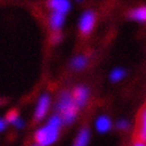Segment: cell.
<instances>
[{"mask_svg": "<svg viewBox=\"0 0 146 146\" xmlns=\"http://www.w3.org/2000/svg\"><path fill=\"white\" fill-rule=\"evenodd\" d=\"M62 124V121L59 116H52L48 123L40 128L36 135V141L39 146H49L56 142L58 136L59 127Z\"/></svg>", "mask_w": 146, "mask_h": 146, "instance_id": "cell-1", "label": "cell"}, {"mask_svg": "<svg viewBox=\"0 0 146 146\" xmlns=\"http://www.w3.org/2000/svg\"><path fill=\"white\" fill-rule=\"evenodd\" d=\"M77 107L69 92H63L58 103V110L61 115V121L66 124H71L76 118Z\"/></svg>", "mask_w": 146, "mask_h": 146, "instance_id": "cell-2", "label": "cell"}, {"mask_svg": "<svg viewBox=\"0 0 146 146\" xmlns=\"http://www.w3.org/2000/svg\"><path fill=\"white\" fill-rule=\"evenodd\" d=\"M94 23H95V15H94V13L92 12L84 13L79 23L80 30L84 35H87L93 29Z\"/></svg>", "mask_w": 146, "mask_h": 146, "instance_id": "cell-3", "label": "cell"}, {"mask_svg": "<svg viewBox=\"0 0 146 146\" xmlns=\"http://www.w3.org/2000/svg\"><path fill=\"white\" fill-rule=\"evenodd\" d=\"M73 99L77 107H82L85 105V103L87 102L88 97H89V91L85 87L79 86L77 87L73 93Z\"/></svg>", "mask_w": 146, "mask_h": 146, "instance_id": "cell-4", "label": "cell"}, {"mask_svg": "<svg viewBox=\"0 0 146 146\" xmlns=\"http://www.w3.org/2000/svg\"><path fill=\"white\" fill-rule=\"evenodd\" d=\"M50 106V97L47 95H44L42 96L38 105L36 110V113H35V117L36 121H41V119L45 116V114L47 113V111L49 109Z\"/></svg>", "mask_w": 146, "mask_h": 146, "instance_id": "cell-5", "label": "cell"}, {"mask_svg": "<svg viewBox=\"0 0 146 146\" xmlns=\"http://www.w3.org/2000/svg\"><path fill=\"white\" fill-rule=\"evenodd\" d=\"M49 6L54 12L65 14L70 9V3L66 0H51L49 2Z\"/></svg>", "mask_w": 146, "mask_h": 146, "instance_id": "cell-6", "label": "cell"}, {"mask_svg": "<svg viewBox=\"0 0 146 146\" xmlns=\"http://www.w3.org/2000/svg\"><path fill=\"white\" fill-rule=\"evenodd\" d=\"M111 127V122L110 119L106 116H101L97 119L96 127L98 132L100 133H106L110 130Z\"/></svg>", "mask_w": 146, "mask_h": 146, "instance_id": "cell-7", "label": "cell"}, {"mask_svg": "<svg viewBox=\"0 0 146 146\" xmlns=\"http://www.w3.org/2000/svg\"><path fill=\"white\" fill-rule=\"evenodd\" d=\"M65 21V15L62 13H56L54 12L50 16V26H51V29H54V30H58L59 29L62 25L64 23Z\"/></svg>", "mask_w": 146, "mask_h": 146, "instance_id": "cell-8", "label": "cell"}, {"mask_svg": "<svg viewBox=\"0 0 146 146\" xmlns=\"http://www.w3.org/2000/svg\"><path fill=\"white\" fill-rule=\"evenodd\" d=\"M89 139H90V132L88 129L84 128V129L81 130V132L79 133L74 146H87L89 143Z\"/></svg>", "mask_w": 146, "mask_h": 146, "instance_id": "cell-9", "label": "cell"}, {"mask_svg": "<svg viewBox=\"0 0 146 146\" xmlns=\"http://www.w3.org/2000/svg\"><path fill=\"white\" fill-rule=\"evenodd\" d=\"M139 138L140 141L145 142L146 139V111L143 110V113L140 118V130H139Z\"/></svg>", "mask_w": 146, "mask_h": 146, "instance_id": "cell-10", "label": "cell"}, {"mask_svg": "<svg viewBox=\"0 0 146 146\" xmlns=\"http://www.w3.org/2000/svg\"><path fill=\"white\" fill-rule=\"evenodd\" d=\"M130 16L134 20L139 21H144L146 20V8L144 6L137 8V9L131 12Z\"/></svg>", "mask_w": 146, "mask_h": 146, "instance_id": "cell-11", "label": "cell"}, {"mask_svg": "<svg viewBox=\"0 0 146 146\" xmlns=\"http://www.w3.org/2000/svg\"><path fill=\"white\" fill-rule=\"evenodd\" d=\"M125 75H126V72L122 69V68H116V69H114L111 73L110 78H111V82H116L121 81Z\"/></svg>", "mask_w": 146, "mask_h": 146, "instance_id": "cell-12", "label": "cell"}, {"mask_svg": "<svg viewBox=\"0 0 146 146\" xmlns=\"http://www.w3.org/2000/svg\"><path fill=\"white\" fill-rule=\"evenodd\" d=\"M87 64V60L86 58L82 57V56H78L73 59L72 61V66L75 69H82V68L86 66Z\"/></svg>", "mask_w": 146, "mask_h": 146, "instance_id": "cell-13", "label": "cell"}, {"mask_svg": "<svg viewBox=\"0 0 146 146\" xmlns=\"http://www.w3.org/2000/svg\"><path fill=\"white\" fill-rule=\"evenodd\" d=\"M20 118H19L18 113H17L16 111H11L10 113H8V114L6 115V121L9 123H12L13 125Z\"/></svg>", "mask_w": 146, "mask_h": 146, "instance_id": "cell-14", "label": "cell"}, {"mask_svg": "<svg viewBox=\"0 0 146 146\" xmlns=\"http://www.w3.org/2000/svg\"><path fill=\"white\" fill-rule=\"evenodd\" d=\"M116 127L119 129H122V130H125L127 128L129 127V122L126 119H121V121H119L116 124Z\"/></svg>", "mask_w": 146, "mask_h": 146, "instance_id": "cell-15", "label": "cell"}, {"mask_svg": "<svg viewBox=\"0 0 146 146\" xmlns=\"http://www.w3.org/2000/svg\"><path fill=\"white\" fill-rule=\"evenodd\" d=\"M61 40V35L58 33H55L54 35L51 36V42H54V44H57V42H60Z\"/></svg>", "mask_w": 146, "mask_h": 146, "instance_id": "cell-16", "label": "cell"}, {"mask_svg": "<svg viewBox=\"0 0 146 146\" xmlns=\"http://www.w3.org/2000/svg\"><path fill=\"white\" fill-rule=\"evenodd\" d=\"M14 126H15L16 127H18V128H21V127H23V126H24V122H23V121H21V119H19L18 121H17L14 123Z\"/></svg>", "mask_w": 146, "mask_h": 146, "instance_id": "cell-17", "label": "cell"}, {"mask_svg": "<svg viewBox=\"0 0 146 146\" xmlns=\"http://www.w3.org/2000/svg\"><path fill=\"white\" fill-rule=\"evenodd\" d=\"M5 126H6V123L5 121H4V119H0V132L3 131L5 128Z\"/></svg>", "mask_w": 146, "mask_h": 146, "instance_id": "cell-18", "label": "cell"}, {"mask_svg": "<svg viewBox=\"0 0 146 146\" xmlns=\"http://www.w3.org/2000/svg\"><path fill=\"white\" fill-rule=\"evenodd\" d=\"M134 146H145V143L142 141H138L134 144Z\"/></svg>", "mask_w": 146, "mask_h": 146, "instance_id": "cell-19", "label": "cell"}, {"mask_svg": "<svg viewBox=\"0 0 146 146\" xmlns=\"http://www.w3.org/2000/svg\"><path fill=\"white\" fill-rule=\"evenodd\" d=\"M33 146H39L38 144H35V145H33Z\"/></svg>", "mask_w": 146, "mask_h": 146, "instance_id": "cell-20", "label": "cell"}]
</instances>
